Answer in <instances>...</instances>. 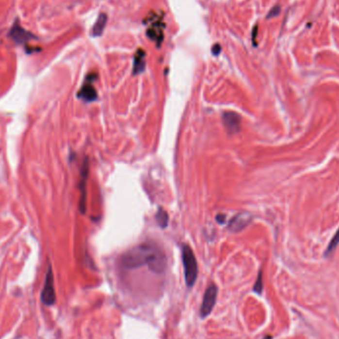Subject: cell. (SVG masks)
<instances>
[{
    "instance_id": "cell-9",
    "label": "cell",
    "mask_w": 339,
    "mask_h": 339,
    "mask_svg": "<svg viewBox=\"0 0 339 339\" xmlns=\"http://www.w3.org/2000/svg\"><path fill=\"white\" fill-rule=\"evenodd\" d=\"M161 16L157 17L154 16L153 17V21L151 23V27L148 29L147 31V35L149 38H151L152 40L157 42L158 46H160L161 42L163 41V29H162V25H164V22L162 21Z\"/></svg>"
},
{
    "instance_id": "cell-1",
    "label": "cell",
    "mask_w": 339,
    "mask_h": 339,
    "mask_svg": "<svg viewBox=\"0 0 339 339\" xmlns=\"http://www.w3.org/2000/svg\"><path fill=\"white\" fill-rule=\"evenodd\" d=\"M120 264L128 270L148 266L152 272L161 274L167 268V257L156 244L142 243L123 253Z\"/></svg>"
},
{
    "instance_id": "cell-12",
    "label": "cell",
    "mask_w": 339,
    "mask_h": 339,
    "mask_svg": "<svg viewBox=\"0 0 339 339\" xmlns=\"http://www.w3.org/2000/svg\"><path fill=\"white\" fill-rule=\"evenodd\" d=\"M106 23H107V15L104 14V13H101L98 18L97 19L96 21V23L92 29V35L94 37H98V36H101L104 29H105V26H106Z\"/></svg>"
},
{
    "instance_id": "cell-7",
    "label": "cell",
    "mask_w": 339,
    "mask_h": 339,
    "mask_svg": "<svg viewBox=\"0 0 339 339\" xmlns=\"http://www.w3.org/2000/svg\"><path fill=\"white\" fill-rule=\"evenodd\" d=\"M252 221V215L248 212H240L236 214L228 224V229L233 232L237 233L245 229L248 225Z\"/></svg>"
},
{
    "instance_id": "cell-18",
    "label": "cell",
    "mask_w": 339,
    "mask_h": 339,
    "mask_svg": "<svg viewBox=\"0 0 339 339\" xmlns=\"http://www.w3.org/2000/svg\"><path fill=\"white\" fill-rule=\"evenodd\" d=\"M216 221L220 224H223L225 222V215H222V214H218L216 216Z\"/></svg>"
},
{
    "instance_id": "cell-17",
    "label": "cell",
    "mask_w": 339,
    "mask_h": 339,
    "mask_svg": "<svg viewBox=\"0 0 339 339\" xmlns=\"http://www.w3.org/2000/svg\"><path fill=\"white\" fill-rule=\"evenodd\" d=\"M220 51H221V48H220L219 45H214L213 48H212V53H213V55H214V56H218L219 53H220Z\"/></svg>"
},
{
    "instance_id": "cell-11",
    "label": "cell",
    "mask_w": 339,
    "mask_h": 339,
    "mask_svg": "<svg viewBox=\"0 0 339 339\" xmlns=\"http://www.w3.org/2000/svg\"><path fill=\"white\" fill-rule=\"evenodd\" d=\"M146 53L142 49H138L136 54H135L134 58V65H133V75H139L142 72H144L146 67V61H145Z\"/></svg>"
},
{
    "instance_id": "cell-4",
    "label": "cell",
    "mask_w": 339,
    "mask_h": 339,
    "mask_svg": "<svg viewBox=\"0 0 339 339\" xmlns=\"http://www.w3.org/2000/svg\"><path fill=\"white\" fill-rule=\"evenodd\" d=\"M41 300L46 306H53L56 302V292L54 288V276L52 267H49L48 273L45 280V285L41 293Z\"/></svg>"
},
{
    "instance_id": "cell-8",
    "label": "cell",
    "mask_w": 339,
    "mask_h": 339,
    "mask_svg": "<svg viewBox=\"0 0 339 339\" xmlns=\"http://www.w3.org/2000/svg\"><path fill=\"white\" fill-rule=\"evenodd\" d=\"M10 37L17 44H26L30 40L35 39V36L22 27L18 22H15L10 30Z\"/></svg>"
},
{
    "instance_id": "cell-6",
    "label": "cell",
    "mask_w": 339,
    "mask_h": 339,
    "mask_svg": "<svg viewBox=\"0 0 339 339\" xmlns=\"http://www.w3.org/2000/svg\"><path fill=\"white\" fill-rule=\"evenodd\" d=\"M222 121L224 127L228 133L235 134L240 131L241 126V117L236 112L233 111H225L222 114Z\"/></svg>"
},
{
    "instance_id": "cell-15",
    "label": "cell",
    "mask_w": 339,
    "mask_h": 339,
    "mask_svg": "<svg viewBox=\"0 0 339 339\" xmlns=\"http://www.w3.org/2000/svg\"><path fill=\"white\" fill-rule=\"evenodd\" d=\"M253 290H254V291H255L256 293H259V295H260V293H261L262 291H263V276H262V271H260V272H259V275H258V278H257V281H256V283H255V286H254Z\"/></svg>"
},
{
    "instance_id": "cell-5",
    "label": "cell",
    "mask_w": 339,
    "mask_h": 339,
    "mask_svg": "<svg viewBox=\"0 0 339 339\" xmlns=\"http://www.w3.org/2000/svg\"><path fill=\"white\" fill-rule=\"evenodd\" d=\"M88 175H89V163H88V160L85 159L84 162L82 163V167L81 171V182H80V192H81L80 210L81 213H84L86 209V182H87Z\"/></svg>"
},
{
    "instance_id": "cell-16",
    "label": "cell",
    "mask_w": 339,
    "mask_h": 339,
    "mask_svg": "<svg viewBox=\"0 0 339 339\" xmlns=\"http://www.w3.org/2000/svg\"><path fill=\"white\" fill-rule=\"evenodd\" d=\"M280 11H281V8H280V6H275V7H273L272 9H271V11L269 12V14H268V16H267V18H273V17H276V16H278L279 14H280Z\"/></svg>"
},
{
    "instance_id": "cell-14",
    "label": "cell",
    "mask_w": 339,
    "mask_h": 339,
    "mask_svg": "<svg viewBox=\"0 0 339 339\" xmlns=\"http://www.w3.org/2000/svg\"><path fill=\"white\" fill-rule=\"evenodd\" d=\"M339 244V228L337 229L336 233L334 234V236L332 237V239L330 240L327 248H326V250H325V253L324 255L325 256H329L330 254H332L334 252V250L336 249V247L338 246Z\"/></svg>"
},
{
    "instance_id": "cell-2",
    "label": "cell",
    "mask_w": 339,
    "mask_h": 339,
    "mask_svg": "<svg viewBox=\"0 0 339 339\" xmlns=\"http://www.w3.org/2000/svg\"><path fill=\"white\" fill-rule=\"evenodd\" d=\"M182 260L185 271V280L189 288L194 286L197 275H198V267L196 258L194 251L189 245H183L182 248Z\"/></svg>"
},
{
    "instance_id": "cell-10",
    "label": "cell",
    "mask_w": 339,
    "mask_h": 339,
    "mask_svg": "<svg viewBox=\"0 0 339 339\" xmlns=\"http://www.w3.org/2000/svg\"><path fill=\"white\" fill-rule=\"evenodd\" d=\"M78 97L84 100V101H87V102H90V101H95L97 100V90L93 84V79H92V76H89L85 82L83 83V85L81 86V90L79 92L78 94Z\"/></svg>"
},
{
    "instance_id": "cell-13",
    "label": "cell",
    "mask_w": 339,
    "mask_h": 339,
    "mask_svg": "<svg viewBox=\"0 0 339 339\" xmlns=\"http://www.w3.org/2000/svg\"><path fill=\"white\" fill-rule=\"evenodd\" d=\"M156 221L158 224H159L160 227L166 228L169 223L168 212L163 209H159V210H158L156 213Z\"/></svg>"
},
{
    "instance_id": "cell-3",
    "label": "cell",
    "mask_w": 339,
    "mask_h": 339,
    "mask_svg": "<svg viewBox=\"0 0 339 339\" xmlns=\"http://www.w3.org/2000/svg\"><path fill=\"white\" fill-rule=\"evenodd\" d=\"M218 289L214 284H210L206 290L205 295H203L202 304L200 306V316L202 319L207 318L210 315L216 304Z\"/></svg>"
}]
</instances>
